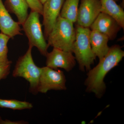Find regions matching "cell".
I'll return each mask as SVG.
<instances>
[{"mask_svg": "<svg viewBox=\"0 0 124 124\" xmlns=\"http://www.w3.org/2000/svg\"><path fill=\"white\" fill-rule=\"evenodd\" d=\"M124 57V51L119 45L110 47L108 53L98 64L88 71L85 82L86 91L93 93L99 98L102 97L106 90L104 80L107 74L117 66Z\"/></svg>", "mask_w": 124, "mask_h": 124, "instance_id": "obj_1", "label": "cell"}, {"mask_svg": "<svg viewBox=\"0 0 124 124\" xmlns=\"http://www.w3.org/2000/svg\"><path fill=\"white\" fill-rule=\"evenodd\" d=\"M76 37L72 52L75 54L76 60L81 71H89L94 63L96 57L92 50L90 36L91 30L89 28L77 25Z\"/></svg>", "mask_w": 124, "mask_h": 124, "instance_id": "obj_2", "label": "cell"}, {"mask_svg": "<svg viewBox=\"0 0 124 124\" xmlns=\"http://www.w3.org/2000/svg\"><path fill=\"white\" fill-rule=\"evenodd\" d=\"M73 23L59 15L46 39L49 46L72 52L76 37Z\"/></svg>", "mask_w": 124, "mask_h": 124, "instance_id": "obj_3", "label": "cell"}, {"mask_svg": "<svg viewBox=\"0 0 124 124\" xmlns=\"http://www.w3.org/2000/svg\"><path fill=\"white\" fill-rule=\"evenodd\" d=\"M33 47L29 46L26 53L19 58L13 73L14 77H22L30 84L29 91L34 94L38 92L39 81L42 68L36 65L32 55Z\"/></svg>", "mask_w": 124, "mask_h": 124, "instance_id": "obj_4", "label": "cell"}, {"mask_svg": "<svg viewBox=\"0 0 124 124\" xmlns=\"http://www.w3.org/2000/svg\"><path fill=\"white\" fill-rule=\"evenodd\" d=\"M40 15L38 12L31 11L22 26L28 38L29 46H35L41 54L46 56L49 46L42 32Z\"/></svg>", "mask_w": 124, "mask_h": 124, "instance_id": "obj_5", "label": "cell"}, {"mask_svg": "<svg viewBox=\"0 0 124 124\" xmlns=\"http://www.w3.org/2000/svg\"><path fill=\"white\" fill-rule=\"evenodd\" d=\"M39 81L38 92L46 93L49 90H65L66 77L62 71L55 70L47 66L41 68Z\"/></svg>", "mask_w": 124, "mask_h": 124, "instance_id": "obj_6", "label": "cell"}, {"mask_svg": "<svg viewBox=\"0 0 124 124\" xmlns=\"http://www.w3.org/2000/svg\"><path fill=\"white\" fill-rule=\"evenodd\" d=\"M100 0H81L78 8V25L90 28L101 13Z\"/></svg>", "mask_w": 124, "mask_h": 124, "instance_id": "obj_7", "label": "cell"}, {"mask_svg": "<svg viewBox=\"0 0 124 124\" xmlns=\"http://www.w3.org/2000/svg\"><path fill=\"white\" fill-rule=\"evenodd\" d=\"M46 57V66L55 70L61 68L69 71L76 65L75 57L70 51L54 48L52 51L48 52Z\"/></svg>", "mask_w": 124, "mask_h": 124, "instance_id": "obj_8", "label": "cell"}, {"mask_svg": "<svg viewBox=\"0 0 124 124\" xmlns=\"http://www.w3.org/2000/svg\"><path fill=\"white\" fill-rule=\"evenodd\" d=\"M64 0H46L43 4L44 35L46 40L60 15Z\"/></svg>", "mask_w": 124, "mask_h": 124, "instance_id": "obj_9", "label": "cell"}, {"mask_svg": "<svg viewBox=\"0 0 124 124\" xmlns=\"http://www.w3.org/2000/svg\"><path fill=\"white\" fill-rule=\"evenodd\" d=\"M91 30H95L106 35L109 40L115 39L122 28L110 16L100 13L90 27Z\"/></svg>", "mask_w": 124, "mask_h": 124, "instance_id": "obj_10", "label": "cell"}, {"mask_svg": "<svg viewBox=\"0 0 124 124\" xmlns=\"http://www.w3.org/2000/svg\"><path fill=\"white\" fill-rule=\"evenodd\" d=\"M20 24L13 19L6 8L2 0H0V31L1 32L13 38L18 35H23Z\"/></svg>", "mask_w": 124, "mask_h": 124, "instance_id": "obj_11", "label": "cell"}, {"mask_svg": "<svg viewBox=\"0 0 124 124\" xmlns=\"http://www.w3.org/2000/svg\"><path fill=\"white\" fill-rule=\"evenodd\" d=\"M90 39L92 50L100 61L107 54L110 49L108 46L109 39L103 33L95 30H91Z\"/></svg>", "mask_w": 124, "mask_h": 124, "instance_id": "obj_12", "label": "cell"}, {"mask_svg": "<svg viewBox=\"0 0 124 124\" xmlns=\"http://www.w3.org/2000/svg\"><path fill=\"white\" fill-rule=\"evenodd\" d=\"M101 13L110 16L116 21L122 29L124 28V9L115 0H100Z\"/></svg>", "mask_w": 124, "mask_h": 124, "instance_id": "obj_13", "label": "cell"}, {"mask_svg": "<svg viewBox=\"0 0 124 124\" xmlns=\"http://www.w3.org/2000/svg\"><path fill=\"white\" fill-rule=\"evenodd\" d=\"M4 4L9 13L15 15L18 22L22 25L28 16L29 7L26 0H6Z\"/></svg>", "mask_w": 124, "mask_h": 124, "instance_id": "obj_14", "label": "cell"}, {"mask_svg": "<svg viewBox=\"0 0 124 124\" xmlns=\"http://www.w3.org/2000/svg\"><path fill=\"white\" fill-rule=\"evenodd\" d=\"M80 0H65L62 6L60 16L73 23L76 22Z\"/></svg>", "mask_w": 124, "mask_h": 124, "instance_id": "obj_15", "label": "cell"}, {"mask_svg": "<svg viewBox=\"0 0 124 124\" xmlns=\"http://www.w3.org/2000/svg\"><path fill=\"white\" fill-rule=\"evenodd\" d=\"M0 107L13 109L22 110L31 109L33 107L32 104L26 101H23L14 99H0Z\"/></svg>", "mask_w": 124, "mask_h": 124, "instance_id": "obj_16", "label": "cell"}, {"mask_svg": "<svg viewBox=\"0 0 124 124\" xmlns=\"http://www.w3.org/2000/svg\"><path fill=\"white\" fill-rule=\"evenodd\" d=\"M10 38L4 33H0V66L11 64L12 62L8 58L7 44Z\"/></svg>", "mask_w": 124, "mask_h": 124, "instance_id": "obj_17", "label": "cell"}, {"mask_svg": "<svg viewBox=\"0 0 124 124\" xmlns=\"http://www.w3.org/2000/svg\"><path fill=\"white\" fill-rule=\"evenodd\" d=\"M31 11L38 12L42 15L43 4L39 0H26Z\"/></svg>", "mask_w": 124, "mask_h": 124, "instance_id": "obj_18", "label": "cell"}, {"mask_svg": "<svg viewBox=\"0 0 124 124\" xmlns=\"http://www.w3.org/2000/svg\"><path fill=\"white\" fill-rule=\"evenodd\" d=\"M11 64L0 66V80L5 79L10 72Z\"/></svg>", "mask_w": 124, "mask_h": 124, "instance_id": "obj_19", "label": "cell"}, {"mask_svg": "<svg viewBox=\"0 0 124 124\" xmlns=\"http://www.w3.org/2000/svg\"><path fill=\"white\" fill-rule=\"evenodd\" d=\"M26 122L24 121H17V122H12L8 120H3L0 117V124H25Z\"/></svg>", "mask_w": 124, "mask_h": 124, "instance_id": "obj_20", "label": "cell"}, {"mask_svg": "<svg viewBox=\"0 0 124 124\" xmlns=\"http://www.w3.org/2000/svg\"><path fill=\"white\" fill-rule=\"evenodd\" d=\"M46 0H39L42 3V4H43Z\"/></svg>", "mask_w": 124, "mask_h": 124, "instance_id": "obj_21", "label": "cell"}, {"mask_svg": "<svg viewBox=\"0 0 124 124\" xmlns=\"http://www.w3.org/2000/svg\"><path fill=\"white\" fill-rule=\"evenodd\" d=\"M115 0L116 1H117L118 0Z\"/></svg>", "mask_w": 124, "mask_h": 124, "instance_id": "obj_22", "label": "cell"}]
</instances>
